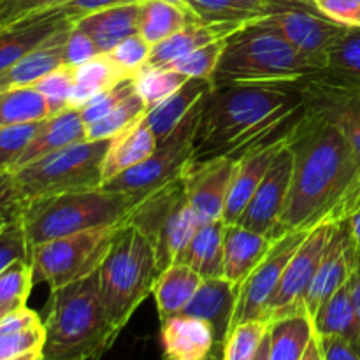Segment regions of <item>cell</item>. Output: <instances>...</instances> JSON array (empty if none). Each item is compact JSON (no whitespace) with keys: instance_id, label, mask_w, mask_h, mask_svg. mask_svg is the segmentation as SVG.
Listing matches in <instances>:
<instances>
[{"instance_id":"obj_22","label":"cell","mask_w":360,"mask_h":360,"mask_svg":"<svg viewBox=\"0 0 360 360\" xmlns=\"http://www.w3.org/2000/svg\"><path fill=\"white\" fill-rule=\"evenodd\" d=\"M278 239L234 224L225 227L224 239V278L236 287L250 276L253 269L266 259Z\"/></svg>"},{"instance_id":"obj_13","label":"cell","mask_w":360,"mask_h":360,"mask_svg":"<svg viewBox=\"0 0 360 360\" xmlns=\"http://www.w3.org/2000/svg\"><path fill=\"white\" fill-rule=\"evenodd\" d=\"M334 227H336V224L323 221V224L309 229L306 238L302 239L299 248L288 260L278 288L267 302L266 311H264V322L271 323L278 319H283V316L306 311V294H308L316 269L322 262V257L326 253L327 245H329Z\"/></svg>"},{"instance_id":"obj_15","label":"cell","mask_w":360,"mask_h":360,"mask_svg":"<svg viewBox=\"0 0 360 360\" xmlns=\"http://www.w3.org/2000/svg\"><path fill=\"white\" fill-rule=\"evenodd\" d=\"M236 172V158L217 157L190 162L183 172L186 199L200 225L224 218L225 202Z\"/></svg>"},{"instance_id":"obj_53","label":"cell","mask_w":360,"mask_h":360,"mask_svg":"<svg viewBox=\"0 0 360 360\" xmlns=\"http://www.w3.org/2000/svg\"><path fill=\"white\" fill-rule=\"evenodd\" d=\"M137 2H143V0H72V2L62 6V9L72 18V21H77L79 18L91 13H97V11H104L109 9V7L127 6V4Z\"/></svg>"},{"instance_id":"obj_31","label":"cell","mask_w":360,"mask_h":360,"mask_svg":"<svg viewBox=\"0 0 360 360\" xmlns=\"http://www.w3.org/2000/svg\"><path fill=\"white\" fill-rule=\"evenodd\" d=\"M225 227L224 220L200 225L176 264L192 267L204 280L224 278Z\"/></svg>"},{"instance_id":"obj_32","label":"cell","mask_w":360,"mask_h":360,"mask_svg":"<svg viewBox=\"0 0 360 360\" xmlns=\"http://www.w3.org/2000/svg\"><path fill=\"white\" fill-rule=\"evenodd\" d=\"M192 21H199L185 4L172 0H143L139 4V35L155 46Z\"/></svg>"},{"instance_id":"obj_7","label":"cell","mask_w":360,"mask_h":360,"mask_svg":"<svg viewBox=\"0 0 360 360\" xmlns=\"http://www.w3.org/2000/svg\"><path fill=\"white\" fill-rule=\"evenodd\" d=\"M109 139L81 141L13 171L20 200L102 186V164Z\"/></svg>"},{"instance_id":"obj_40","label":"cell","mask_w":360,"mask_h":360,"mask_svg":"<svg viewBox=\"0 0 360 360\" xmlns=\"http://www.w3.org/2000/svg\"><path fill=\"white\" fill-rule=\"evenodd\" d=\"M34 269L30 260H16L0 273V304L11 309L27 306L34 287Z\"/></svg>"},{"instance_id":"obj_38","label":"cell","mask_w":360,"mask_h":360,"mask_svg":"<svg viewBox=\"0 0 360 360\" xmlns=\"http://www.w3.org/2000/svg\"><path fill=\"white\" fill-rule=\"evenodd\" d=\"M188 79L190 77H186L185 74L169 69V67L143 69L136 76V91L150 111L151 108L158 105L165 98L171 97L174 91H178Z\"/></svg>"},{"instance_id":"obj_28","label":"cell","mask_w":360,"mask_h":360,"mask_svg":"<svg viewBox=\"0 0 360 360\" xmlns=\"http://www.w3.org/2000/svg\"><path fill=\"white\" fill-rule=\"evenodd\" d=\"M213 90V83L211 79H197V77H190L178 91L160 102L158 105L151 108L146 112V122L150 129L153 130L155 137L158 143L167 139L176 127L192 112V109L206 97L210 91Z\"/></svg>"},{"instance_id":"obj_24","label":"cell","mask_w":360,"mask_h":360,"mask_svg":"<svg viewBox=\"0 0 360 360\" xmlns=\"http://www.w3.org/2000/svg\"><path fill=\"white\" fill-rule=\"evenodd\" d=\"M252 23V21H250ZM248 23H204V21H192L176 32L174 35L167 37L165 41L151 46L150 60L144 69H153V67H169L176 60L183 58L188 53L195 49L204 48L217 41H225L231 37L234 32L243 28Z\"/></svg>"},{"instance_id":"obj_11","label":"cell","mask_w":360,"mask_h":360,"mask_svg":"<svg viewBox=\"0 0 360 360\" xmlns=\"http://www.w3.org/2000/svg\"><path fill=\"white\" fill-rule=\"evenodd\" d=\"M204 98L176 127V130L167 139L158 143L157 150L151 157L137 164L136 167L118 174L115 179L102 185V188L144 199L167 183L181 178L186 165L192 162L193 144H195V134L199 129L200 115H202Z\"/></svg>"},{"instance_id":"obj_23","label":"cell","mask_w":360,"mask_h":360,"mask_svg":"<svg viewBox=\"0 0 360 360\" xmlns=\"http://www.w3.org/2000/svg\"><path fill=\"white\" fill-rule=\"evenodd\" d=\"M74 23L65 25L56 30L51 37L46 39L42 44L32 49L28 55L14 62L0 72V91L13 90V88L34 86L41 77L49 74L51 70L65 65L63 51H65V41Z\"/></svg>"},{"instance_id":"obj_9","label":"cell","mask_w":360,"mask_h":360,"mask_svg":"<svg viewBox=\"0 0 360 360\" xmlns=\"http://www.w3.org/2000/svg\"><path fill=\"white\" fill-rule=\"evenodd\" d=\"M127 221L136 225L151 243L158 274L178 262L200 227L186 199L183 178L141 199Z\"/></svg>"},{"instance_id":"obj_58","label":"cell","mask_w":360,"mask_h":360,"mask_svg":"<svg viewBox=\"0 0 360 360\" xmlns=\"http://www.w3.org/2000/svg\"><path fill=\"white\" fill-rule=\"evenodd\" d=\"M253 360H271V355H269V327H267V333L266 336H264L262 343H260L259 350H257L255 357Z\"/></svg>"},{"instance_id":"obj_6","label":"cell","mask_w":360,"mask_h":360,"mask_svg":"<svg viewBox=\"0 0 360 360\" xmlns=\"http://www.w3.org/2000/svg\"><path fill=\"white\" fill-rule=\"evenodd\" d=\"M158 278L157 259L151 243L136 225L118 229L108 255L98 267L102 302L109 322L118 333L130 322L134 313L153 294Z\"/></svg>"},{"instance_id":"obj_19","label":"cell","mask_w":360,"mask_h":360,"mask_svg":"<svg viewBox=\"0 0 360 360\" xmlns=\"http://www.w3.org/2000/svg\"><path fill=\"white\" fill-rule=\"evenodd\" d=\"M238 294L239 287L232 285L225 278H207L200 283L192 301L183 309V315L204 320L213 329L217 347L211 360H224V348L232 329Z\"/></svg>"},{"instance_id":"obj_12","label":"cell","mask_w":360,"mask_h":360,"mask_svg":"<svg viewBox=\"0 0 360 360\" xmlns=\"http://www.w3.org/2000/svg\"><path fill=\"white\" fill-rule=\"evenodd\" d=\"M264 20L320 70L326 69L330 49L347 30V27L323 16L313 4L294 0H271Z\"/></svg>"},{"instance_id":"obj_2","label":"cell","mask_w":360,"mask_h":360,"mask_svg":"<svg viewBox=\"0 0 360 360\" xmlns=\"http://www.w3.org/2000/svg\"><path fill=\"white\" fill-rule=\"evenodd\" d=\"M294 171L287 206L274 238L309 231L329 221L340 224L341 207L354 181L350 144L338 125L304 111L288 137Z\"/></svg>"},{"instance_id":"obj_45","label":"cell","mask_w":360,"mask_h":360,"mask_svg":"<svg viewBox=\"0 0 360 360\" xmlns=\"http://www.w3.org/2000/svg\"><path fill=\"white\" fill-rule=\"evenodd\" d=\"M225 41L211 42V44L204 46V48L195 49V51L188 53L183 58L176 60L169 69H174L178 72L185 74L186 77H197V79H211L213 77L214 69L218 65L221 51H224Z\"/></svg>"},{"instance_id":"obj_30","label":"cell","mask_w":360,"mask_h":360,"mask_svg":"<svg viewBox=\"0 0 360 360\" xmlns=\"http://www.w3.org/2000/svg\"><path fill=\"white\" fill-rule=\"evenodd\" d=\"M202 281L204 278L185 264H172L162 271L153 287L160 322L181 315Z\"/></svg>"},{"instance_id":"obj_41","label":"cell","mask_w":360,"mask_h":360,"mask_svg":"<svg viewBox=\"0 0 360 360\" xmlns=\"http://www.w3.org/2000/svg\"><path fill=\"white\" fill-rule=\"evenodd\" d=\"M326 70L360 79V27H347L327 56Z\"/></svg>"},{"instance_id":"obj_33","label":"cell","mask_w":360,"mask_h":360,"mask_svg":"<svg viewBox=\"0 0 360 360\" xmlns=\"http://www.w3.org/2000/svg\"><path fill=\"white\" fill-rule=\"evenodd\" d=\"M313 327L319 336H341L360 352V320L352 302L348 281L323 302L313 316Z\"/></svg>"},{"instance_id":"obj_61","label":"cell","mask_w":360,"mask_h":360,"mask_svg":"<svg viewBox=\"0 0 360 360\" xmlns=\"http://www.w3.org/2000/svg\"><path fill=\"white\" fill-rule=\"evenodd\" d=\"M294 2H304V4H313L315 0H294Z\"/></svg>"},{"instance_id":"obj_4","label":"cell","mask_w":360,"mask_h":360,"mask_svg":"<svg viewBox=\"0 0 360 360\" xmlns=\"http://www.w3.org/2000/svg\"><path fill=\"white\" fill-rule=\"evenodd\" d=\"M264 18L225 39L211 83L214 88L238 84H294L319 72Z\"/></svg>"},{"instance_id":"obj_59","label":"cell","mask_w":360,"mask_h":360,"mask_svg":"<svg viewBox=\"0 0 360 360\" xmlns=\"http://www.w3.org/2000/svg\"><path fill=\"white\" fill-rule=\"evenodd\" d=\"M13 360H42V350L28 352V354L20 355V357H16V359H13Z\"/></svg>"},{"instance_id":"obj_16","label":"cell","mask_w":360,"mask_h":360,"mask_svg":"<svg viewBox=\"0 0 360 360\" xmlns=\"http://www.w3.org/2000/svg\"><path fill=\"white\" fill-rule=\"evenodd\" d=\"M292 171H294V155L287 143L273 160L269 171L264 176L262 183L238 224L276 239L274 238L276 227L287 206L288 193H290Z\"/></svg>"},{"instance_id":"obj_36","label":"cell","mask_w":360,"mask_h":360,"mask_svg":"<svg viewBox=\"0 0 360 360\" xmlns=\"http://www.w3.org/2000/svg\"><path fill=\"white\" fill-rule=\"evenodd\" d=\"M271 0H186V7L204 23H250L269 11Z\"/></svg>"},{"instance_id":"obj_43","label":"cell","mask_w":360,"mask_h":360,"mask_svg":"<svg viewBox=\"0 0 360 360\" xmlns=\"http://www.w3.org/2000/svg\"><path fill=\"white\" fill-rule=\"evenodd\" d=\"M34 86L44 97L46 104L49 108V116L65 111V109H69L70 95H72L74 88L72 67L62 65L58 69L51 70L44 77H41Z\"/></svg>"},{"instance_id":"obj_29","label":"cell","mask_w":360,"mask_h":360,"mask_svg":"<svg viewBox=\"0 0 360 360\" xmlns=\"http://www.w3.org/2000/svg\"><path fill=\"white\" fill-rule=\"evenodd\" d=\"M44 322L34 309L21 306L0 320V360H13L42 350Z\"/></svg>"},{"instance_id":"obj_47","label":"cell","mask_w":360,"mask_h":360,"mask_svg":"<svg viewBox=\"0 0 360 360\" xmlns=\"http://www.w3.org/2000/svg\"><path fill=\"white\" fill-rule=\"evenodd\" d=\"M132 91H136V77H123L118 83L112 84L111 88H108L105 91L98 94L97 97L91 98L90 102L83 105L79 109L81 116H83L84 123L91 125V123L98 122L101 118H104L108 112H111L123 98L129 97Z\"/></svg>"},{"instance_id":"obj_50","label":"cell","mask_w":360,"mask_h":360,"mask_svg":"<svg viewBox=\"0 0 360 360\" xmlns=\"http://www.w3.org/2000/svg\"><path fill=\"white\" fill-rule=\"evenodd\" d=\"M72 0H0V25L42 11L56 9Z\"/></svg>"},{"instance_id":"obj_56","label":"cell","mask_w":360,"mask_h":360,"mask_svg":"<svg viewBox=\"0 0 360 360\" xmlns=\"http://www.w3.org/2000/svg\"><path fill=\"white\" fill-rule=\"evenodd\" d=\"M348 225H350V232H352V238H354L355 246H357L359 253H360V207L355 213L350 214L348 218Z\"/></svg>"},{"instance_id":"obj_17","label":"cell","mask_w":360,"mask_h":360,"mask_svg":"<svg viewBox=\"0 0 360 360\" xmlns=\"http://www.w3.org/2000/svg\"><path fill=\"white\" fill-rule=\"evenodd\" d=\"M357 255L359 250L355 246L354 238H352L350 225L347 220L340 221L334 227L329 245H327L326 253L322 257V262H320L311 287L306 294L304 308L311 319L322 308L323 302L347 283Z\"/></svg>"},{"instance_id":"obj_54","label":"cell","mask_w":360,"mask_h":360,"mask_svg":"<svg viewBox=\"0 0 360 360\" xmlns=\"http://www.w3.org/2000/svg\"><path fill=\"white\" fill-rule=\"evenodd\" d=\"M21 202L13 172H0V210Z\"/></svg>"},{"instance_id":"obj_20","label":"cell","mask_w":360,"mask_h":360,"mask_svg":"<svg viewBox=\"0 0 360 360\" xmlns=\"http://www.w3.org/2000/svg\"><path fill=\"white\" fill-rule=\"evenodd\" d=\"M290 134L283 137V139L273 141V143L266 144V146L250 150L243 153L239 158H236L234 179H232L231 192H229L227 202H225L224 218H221L225 225L238 224L241 214L245 213L246 206L252 200V197L255 195L259 185L262 183L264 176L269 171L276 155L288 143Z\"/></svg>"},{"instance_id":"obj_18","label":"cell","mask_w":360,"mask_h":360,"mask_svg":"<svg viewBox=\"0 0 360 360\" xmlns=\"http://www.w3.org/2000/svg\"><path fill=\"white\" fill-rule=\"evenodd\" d=\"M70 23H74L72 18L56 7L0 25V72Z\"/></svg>"},{"instance_id":"obj_1","label":"cell","mask_w":360,"mask_h":360,"mask_svg":"<svg viewBox=\"0 0 360 360\" xmlns=\"http://www.w3.org/2000/svg\"><path fill=\"white\" fill-rule=\"evenodd\" d=\"M304 111V95L297 83L213 86L204 98L192 162L239 158L283 139Z\"/></svg>"},{"instance_id":"obj_55","label":"cell","mask_w":360,"mask_h":360,"mask_svg":"<svg viewBox=\"0 0 360 360\" xmlns=\"http://www.w3.org/2000/svg\"><path fill=\"white\" fill-rule=\"evenodd\" d=\"M348 287H350L352 302H354L355 311H357L360 320V253L357 255V260H355V266L352 269L350 278H348Z\"/></svg>"},{"instance_id":"obj_39","label":"cell","mask_w":360,"mask_h":360,"mask_svg":"<svg viewBox=\"0 0 360 360\" xmlns=\"http://www.w3.org/2000/svg\"><path fill=\"white\" fill-rule=\"evenodd\" d=\"M148 112L146 104L143 98L139 97L137 91H132L127 98H123L111 112L101 118L98 122L91 123L86 127L88 139L90 141H101V139H111L116 134L125 130L127 127L132 125L134 122L144 116Z\"/></svg>"},{"instance_id":"obj_44","label":"cell","mask_w":360,"mask_h":360,"mask_svg":"<svg viewBox=\"0 0 360 360\" xmlns=\"http://www.w3.org/2000/svg\"><path fill=\"white\" fill-rule=\"evenodd\" d=\"M39 125H41V122L27 123V125L0 127V172L14 171L25 148L34 139Z\"/></svg>"},{"instance_id":"obj_21","label":"cell","mask_w":360,"mask_h":360,"mask_svg":"<svg viewBox=\"0 0 360 360\" xmlns=\"http://www.w3.org/2000/svg\"><path fill=\"white\" fill-rule=\"evenodd\" d=\"M160 340L165 360H211L217 347L210 323L183 313L162 322Z\"/></svg>"},{"instance_id":"obj_34","label":"cell","mask_w":360,"mask_h":360,"mask_svg":"<svg viewBox=\"0 0 360 360\" xmlns=\"http://www.w3.org/2000/svg\"><path fill=\"white\" fill-rule=\"evenodd\" d=\"M313 336L315 327L308 311L274 320L269 323L271 360H301Z\"/></svg>"},{"instance_id":"obj_51","label":"cell","mask_w":360,"mask_h":360,"mask_svg":"<svg viewBox=\"0 0 360 360\" xmlns=\"http://www.w3.org/2000/svg\"><path fill=\"white\" fill-rule=\"evenodd\" d=\"M313 6L343 27H360V0H315Z\"/></svg>"},{"instance_id":"obj_52","label":"cell","mask_w":360,"mask_h":360,"mask_svg":"<svg viewBox=\"0 0 360 360\" xmlns=\"http://www.w3.org/2000/svg\"><path fill=\"white\" fill-rule=\"evenodd\" d=\"M323 360H360V352L341 336H319Z\"/></svg>"},{"instance_id":"obj_62","label":"cell","mask_w":360,"mask_h":360,"mask_svg":"<svg viewBox=\"0 0 360 360\" xmlns=\"http://www.w3.org/2000/svg\"><path fill=\"white\" fill-rule=\"evenodd\" d=\"M172 2H178V4H185V6H186V0H172Z\"/></svg>"},{"instance_id":"obj_27","label":"cell","mask_w":360,"mask_h":360,"mask_svg":"<svg viewBox=\"0 0 360 360\" xmlns=\"http://www.w3.org/2000/svg\"><path fill=\"white\" fill-rule=\"evenodd\" d=\"M139 4H127L86 14L74 21V27L90 35L102 53H108L122 41L139 34Z\"/></svg>"},{"instance_id":"obj_42","label":"cell","mask_w":360,"mask_h":360,"mask_svg":"<svg viewBox=\"0 0 360 360\" xmlns=\"http://www.w3.org/2000/svg\"><path fill=\"white\" fill-rule=\"evenodd\" d=\"M269 323L253 320L236 326L224 348V360H253Z\"/></svg>"},{"instance_id":"obj_26","label":"cell","mask_w":360,"mask_h":360,"mask_svg":"<svg viewBox=\"0 0 360 360\" xmlns=\"http://www.w3.org/2000/svg\"><path fill=\"white\" fill-rule=\"evenodd\" d=\"M86 139V123H84L79 109L69 108L65 111L58 112V115H51L49 118L41 122L34 139L25 148L23 155L18 160L14 171L46 157V155L53 153V151L72 146V144Z\"/></svg>"},{"instance_id":"obj_57","label":"cell","mask_w":360,"mask_h":360,"mask_svg":"<svg viewBox=\"0 0 360 360\" xmlns=\"http://www.w3.org/2000/svg\"><path fill=\"white\" fill-rule=\"evenodd\" d=\"M301 360H323L322 350H320L319 338H316V334L311 338V341H309L308 348H306L304 355H302Z\"/></svg>"},{"instance_id":"obj_48","label":"cell","mask_w":360,"mask_h":360,"mask_svg":"<svg viewBox=\"0 0 360 360\" xmlns=\"http://www.w3.org/2000/svg\"><path fill=\"white\" fill-rule=\"evenodd\" d=\"M16 260H30V245L20 214L0 229V273Z\"/></svg>"},{"instance_id":"obj_37","label":"cell","mask_w":360,"mask_h":360,"mask_svg":"<svg viewBox=\"0 0 360 360\" xmlns=\"http://www.w3.org/2000/svg\"><path fill=\"white\" fill-rule=\"evenodd\" d=\"M49 118V108L35 86L0 91V127L27 125Z\"/></svg>"},{"instance_id":"obj_8","label":"cell","mask_w":360,"mask_h":360,"mask_svg":"<svg viewBox=\"0 0 360 360\" xmlns=\"http://www.w3.org/2000/svg\"><path fill=\"white\" fill-rule=\"evenodd\" d=\"M304 95L306 111L329 120L347 137L354 162V181L341 207L340 221L360 207V79L319 70L297 83Z\"/></svg>"},{"instance_id":"obj_25","label":"cell","mask_w":360,"mask_h":360,"mask_svg":"<svg viewBox=\"0 0 360 360\" xmlns=\"http://www.w3.org/2000/svg\"><path fill=\"white\" fill-rule=\"evenodd\" d=\"M158 141L146 122V115L109 139L102 164V185L115 179L122 172L136 167L155 153Z\"/></svg>"},{"instance_id":"obj_5","label":"cell","mask_w":360,"mask_h":360,"mask_svg":"<svg viewBox=\"0 0 360 360\" xmlns=\"http://www.w3.org/2000/svg\"><path fill=\"white\" fill-rule=\"evenodd\" d=\"M139 202V197L111 192L101 186L86 192L23 200L20 217L32 248L91 229L125 224Z\"/></svg>"},{"instance_id":"obj_60","label":"cell","mask_w":360,"mask_h":360,"mask_svg":"<svg viewBox=\"0 0 360 360\" xmlns=\"http://www.w3.org/2000/svg\"><path fill=\"white\" fill-rule=\"evenodd\" d=\"M9 311H13V309L7 308V306H2V304H0V320H2L4 316H6L7 313H9Z\"/></svg>"},{"instance_id":"obj_14","label":"cell","mask_w":360,"mask_h":360,"mask_svg":"<svg viewBox=\"0 0 360 360\" xmlns=\"http://www.w3.org/2000/svg\"><path fill=\"white\" fill-rule=\"evenodd\" d=\"M306 234L308 231L288 232L283 238L278 239L266 259L243 281V285L239 287L238 302H236L232 329L239 323L253 322V320L264 322V311H266L267 302L273 297L288 260L292 259Z\"/></svg>"},{"instance_id":"obj_35","label":"cell","mask_w":360,"mask_h":360,"mask_svg":"<svg viewBox=\"0 0 360 360\" xmlns=\"http://www.w3.org/2000/svg\"><path fill=\"white\" fill-rule=\"evenodd\" d=\"M72 70L74 88L69 102L70 109H81L86 102L111 88L120 79L129 77L116 67V63L105 53L94 56L81 65L72 67Z\"/></svg>"},{"instance_id":"obj_10","label":"cell","mask_w":360,"mask_h":360,"mask_svg":"<svg viewBox=\"0 0 360 360\" xmlns=\"http://www.w3.org/2000/svg\"><path fill=\"white\" fill-rule=\"evenodd\" d=\"M122 225L91 229L32 246L30 264L34 280L42 281L49 290H55L91 276L101 267Z\"/></svg>"},{"instance_id":"obj_46","label":"cell","mask_w":360,"mask_h":360,"mask_svg":"<svg viewBox=\"0 0 360 360\" xmlns=\"http://www.w3.org/2000/svg\"><path fill=\"white\" fill-rule=\"evenodd\" d=\"M151 53V44H148L139 34L132 35V37L125 39L120 44H116L111 51H108L105 55L116 63L120 70L127 76L136 77L144 67L148 65V60H150Z\"/></svg>"},{"instance_id":"obj_3","label":"cell","mask_w":360,"mask_h":360,"mask_svg":"<svg viewBox=\"0 0 360 360\" xmlns=\"http://www.w3.org/2000/svg\"><path fill=\"white\" fill-rule=\"evenodd\" d=\"M102 302L98 271L51 290L42 360H98L118 338Z\"/></svg>"},{"instance_id":"obj_49","label":"cell","mask_w":360,"mask_h":360,"mask_svg":"<svg viewBox=\"0 0 360 360\" xmlns=\"http://www.w3.org/2000/svg\"><path fill=\"white\" fill-rule=\"evenodd\" d=\"M101 53L102 51L98 49V46L95 44L94 39L72 25L69 35H67L65 51H63V60H65V65H69V67L81 65V63L88 62V60H91L94 56L101 55Z\"/></svg>"}]
</instances>
